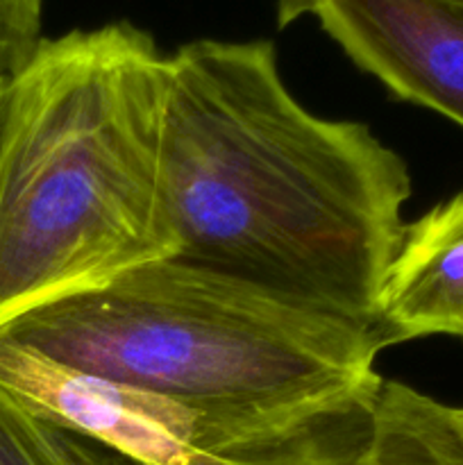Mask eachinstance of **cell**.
Here are the masks:
<instances>
[{"label": "cell", "instance_id": "1", "mask_svg": "<svg viewBox=\"0 0 463 465\" xmlns=\"http://www.w3.org/2000/svg\"><path fill=\"white\" fill-rule=\"evenodd\" d=\"M168 66L175 257L372 325L407 225V162L363 123L309 112L271 41H189Z\"/></svg>", "mask_w": 463, "mask_h": 465}, {"label": "cell", "instance_id": "2", "mask_svg": "<svg viewBox=\"0 0 463 465\" xmlns=\"http://www.w3.org/2000/svg\"><path fill=\"white\" fill-rule=\"evenodd\" d=\"M168 54L113 21L44 36L0 114V331L175 257L163 191Z\"/></svg>", "mask_w": 463, "mask_h": 465}, {"label": "cell", "instance_id": "3", "mask_svg": "<svg viewBox=\"0 0 463 465\" xmlns=\"http://www.w3.org/2000/svg\"><path fill=\"white\" fill-rule=\"evenodd\" d=\"M0 336L191 409L218 457L384 384L372 325L177 257L25 313Z\"/></svg>", "mask_w": 463, "mask_h": 465}, {"label": "cell", "instance_id": "4", "mask_svg": "<svg viewBox=\"0 0 463 465\" xmlns=\"http://www.w3.org/2000/svg\"><path fill=\"white\" fill-rule=\"evenodd\" d=\"M0 393L36 420L127 465H227L202 418L132 384L80 371L0 336Z\"/></svg>", "mask_w": 463, "mask_h": 465}, {"label": "cell", "instance_id": "5", "mask_svg": "<svg viewBox=\"0 0 463 465\" xmlns=\"http://www.w3.org/2000/svg\"><path fill=\"white\" fill-rule=\"evenodd\" d=\"M275 14L316 18L395 98L463 127V0H275Z\"/></svg>", "mask_w": 463, "mask_h": 465}, {"label": "cell", "instance_id": "6", "mask_svg": "<svg viewBox=\"0 0 463 465\" xmlns=\"http://www.w3.org/2000/svg\"><path fill=\"white\" fill-rule=\"evenodd\" d=\"M227 465H463L457 407L402 381L377 398L239 445Z\"/></svg>", "mask_w": 463, "mask_h": 465}, {"label": "cell", "instance_id": "7", "mask_svg": "<svg viewBox=\"0 0 463 465\" xmlns=\"http://www.w3.org/2000/svg\"><path fill=\"white\" fill-rule=\"evenodd\" d=\"M372 330L384 348L425 336L463 341V191L404 225Z\"/></svg>", "mask_w": 463, "mask_h": 465}, {"label": "cell", "instance_id": "8", "mask_svg": "<svg viewBox=\"0 0 463 465\" xmlns=\"http://www.w3.org/2000/svg\"><path fill=\"white\" fill-rule=\"evenodd\" d=\"M45 0H0V80L16 75L39 48Z\"/></svg>", "mask_w": 463, "mask_h": 465}, {"label": "cell", "instance_id": "9", "mask_svg": "<svg viewBox=\"0 0 463 465\" xmlns=\"http://www.w3.org/2000/svg\"><path fill=\"white\" fill-rule=\"evenodd\" d=\"M0 465H48L32 418L0 393Z\"/></svg>", "mask_w": 463, "mask_h": 465}, {"label": "cell", "instance_id": "10", "mask_svg": "<svg viewBox=\"0 0 463 465\" xmlns=\"http://www.w3.org/2000/svg\"><path fill=\"white\" fill-rule=\"evenodd\" d=\"M32 427L48 465H127L107 450L53 425H45L36 418H32Z\"/></svg>", "mask_w": 463, "mask_h": 465}, {"label": "cell", "instance_id": "11", "mask_svg": "<svg viewBox=\"0 0 463 465\" xmlns=\"http://www.w3.org/2000/svg\"><path fill=\"white\" fill-rule=\"evenodd\" d=\"M9 80H0V114H3V100H5V89H7Z\"/></svg>", "mask_w": 463, "mask_h": 465}, {"label": "cell", "instance_id": "12", "mask_svg": "<svg viewBox=\"0 0 463 465\" xmlns=\"http://www.w3.org/2000/svg\"><path fill=\"white\" fill-rule=\"evenodd\" d=\"M457 416H458V427H461V440H463V416H461V409L457 407Z\"/></svg>", "mask_w": 463, "mask_h": 465}, {"label": "cell", "instance_id": "13", "mask_svg": "<svg viewBox=\"0 0 463 465\" xmlns=\"http://www.w3.org/2000/svg\"><path fill=\"white\" fill-rule=\"evenodd\" d=\"M458 409H461V416H463V407H458Z\"/></svg>", "mask_w": 463, "mask_h": 465}]
</instances>
